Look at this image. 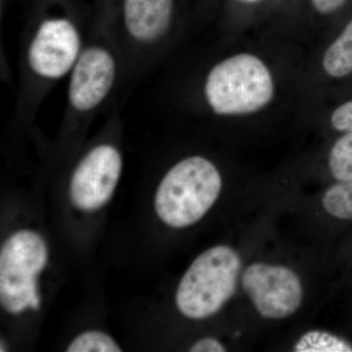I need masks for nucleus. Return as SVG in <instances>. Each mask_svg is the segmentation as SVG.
Wrapping results in <instances>:
<instances>
[{"label":"nucleus","instance_id":"nucleus-1","mask_svg":"<svg viewBox=\"0 0 352 352\" xmlns=\"http://www.w3.org/2000/svg\"><path fill=\"white\" fill-rule=\"evenodd\" d=\"M221 188V175L210 160L186 157L175 164L160 183L155 210L166 226L186 228L205 217Z\"/></svg>","mask_w":352,"mask_h":352},{"label":"nucleus","instance_id":"nucleus-2","mask_svg":"<svg viewBox=\"0 0 352 352\" xmlns=\"http://www.w3.org/2000/svg\"><path fill=\"white\" fill-rule=\"evenodd\" d=\"M241 258L228 245H215L192 263L178 285L175 303L190 319L208 318L219 312L237 289Z\"/></svg>","mask_w":352,"mask_h":352},{"label":"nucleus","instance_id":"nucleus-3","mask_svg":"<svg viewBox=\"0 0 352 352\" xmlns=\"http://www.w3.org/2000/svg\"><path fill=\"white\" fill-rule=\"evenodd\" d=\"M274 83L259 58L242 53L210 69L205 83L208 106L219 116L258 112L272 101Z\"/></svg>","mask_w":352,"mask_h":352},{"label":"nucleus","instance_id":"nucleus-4","mask_svg":"<svg viewBox=\"0 0 352 352\" xmlns=\"http://www.w3.org/2000/svg\"><path fill=\"white\" fill-rule=\"evenodd\" d=\"M47 259V245L34 231H17L4 242L0 250V303L6 311L38 310V276Z\"/></svg>","mask_w":352,"mask_h":352},{"label":"nucleus","instance_id":"nucleus-5","mask_svg":"<svg viewBox=\"0 0 352 352\" xmlns=\"http://www.w3.org/2000/svg\"><path fill=\"white\" fill-rule=\"evenodd\" d=\"M83 50L82 34L73 21L48 18L36 28L28 46L30 71L44 80L69 75Z\"/></svg>","mask_w":352,"mask_h":352},{"label":"nucleus","instance_id":"nucleus-6","mask_svg":"<svg viewBox=\"0 0 352 352\" xmlns=\"http://www.w3.org/2000/svg\"><path fill=\"white\" fill-rule=\"evenodd\" d=\"M242 286L263 318H287L302 305V282L293 270L285 266L251 264L243 274Z\"/></svg>","mask_w":352,"mask_h":352},{"label":"nucleus","instance_id":"nucleus-7","mask_svg":"<svg viewBox=\"0 0 352 352\" xmlns=\"http://www.w3.org/2000/svg\"><path fill=\"white\" fill-rule=\"evenodd\" d=\"M122 170V157L115 146H95L76 166L69 182L72 203L83 212L105 206L117 188Z\"/></svg>","mask_w":352,"mask_h":352},{"label":"nucleus","instance_id":"nucleus-8","mask_svg":"<svg viewBox=\"0 0 352 352\" xmlns=\"http://www.w3.org/2000/svg\"><path fill=\"white\" fill-rule=\"evenodd\" d=\"M117 61L112 51L102 44L83 48L71 73L69 106L76 112H91L106 100L117 78Z\"/></svg>","mask_w":352,"mask_h":352},{"label":"nucleus","instance_id":"nucleus-9","mask_svg":"<svg viewBox=\"0 0 352 352\" xmlns=\"http://www.w3.org/2000/svg\"><path fill=\"white\" fill-rule=\"evenodd\" d=\"M173 13V0H124L122 21L131 39L152 45L170 30Z\"/></svg>","mask_w":352,"mask_h":352},{"label":"nucleus","instance_id":"nucleus-10","mask_svg":"<svg viewBox=\"0 0 352 352\" xmlns=\"http://www.w3.org/2000/svg\"><path fill=\"white\" fill-rule=\"evenodd\" d=\"M323 68L332 78H344L352 73V20L326 50Z\"/></svg>","mask_w":352,"mask_h":352},{"label":"nucleus","instance_id":"nucleus-11","mask_svg":"<svg viewBox=\"0 0 352 352\" xmlns=\"http://www.w3.org/2000/svg\"><path fill=\"white\" fill-rule=\"evenodd\" d=\"M296 352H352V344L342 338L323 331H310L298 340Z\"/></svg>","mask_w":352,"mask_h":352},{"label":"nucleus","instance_id":"nucleus-12","mask_svg":"<svg viewBox=\"0 0 352 352\" xmlns=\"http://www.w3.org/2000/svg\"><path fill=\"white\" fill-rule=\"evenodd\" d=\"M323 207L336 219H352V180L338 182L324 194Z\"/></svg>","mask_w":352,"mask_h":352},{"label":"nucleus","instance_id":"nucleus-13","mask_svg":"<svg viewBox=\"0 0 352 352\" xmlns=\"http://www.w3.org/2000/svg\"><path fill=\"white\" fill-rule=\"evenodd\" d=\"M329 168L337 182L352 180V132H346L333 144Z\"/></svg>","mask_w":352,"mask_h":352},{"label":"nucleus","instance_id":"nucleus-14","mask_svg":"<svg viewBox=\"0 0 352 352\" xmlns=\"http://www.w3.org/2000/svg\"><path fill=\"white\" fill-rule=\"evenodd\" d=\"M68 352H120L119 344L106 333L87 331L73 340L67 347Z\"/></svg>","mask_w":352,"mask_h":352},{"label":"nucleus","instance_id":"nucleus-15","mask_svg":"<svg viewBox=\"0 0 352 352\" xmlns=\"http://www.w3.org/2000/svg\"><path fill=\"white\" fill-rule=\"evenodd\" d=\"M333 129L342 132H352V100L336 109L331 117Z\"/></svg>","mask_w":352,"mask_h":352},{"label":"nucleus","instance_id":"nucleus-16","mask_svg":"<svg viewBox=\"0 0 352 352\" xmlns=\"http://www.w3.org/2000/svg\"><path fill=\"white\" fill-rule=\"evenodd\" d=\"M226 351L223 344L214 338H204L199 340L189 349L191 352H223Z\"/></svg>","mask_w":352,"mask_h":352},{"label":"nucleus","instance_id":"nucleus-17","mask_svg":"<svg viewBox=\"0 0 352 352\" xmlns=\"http://www.w3.org/2000/svg\"><path fill=\"white\" fill-rule=\"evenodd\" d=\"M346 1L347 0H312V3L316 11L326 15L339 10Z\"/></svg>","mask_w":352,"mask_h":352},{"label":"nucleus","instance_id":"nucleus-18","mask_svg":"<svg viewBox=\"0 0 352 352\" xmlns=\"http://www.w3.org/2000/svg\"><path fill=\"white\" fill-rule=\"evenodd\" d=\"M244 1H248V2H256V1H258V0H244Z\"/></svg>","mask_w":352,"mask_h":352}]
</instances>
